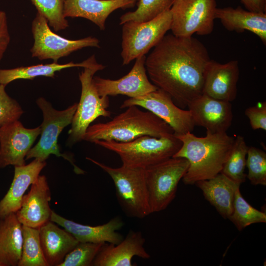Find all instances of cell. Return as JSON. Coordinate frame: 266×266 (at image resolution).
<instances>
[{"label": "cell", "mask_w": 266, "mask_h": 266, "mask_svg": "<svg viewBox=\"0 0 266 266\" xmlns=\"http://www.w3.org/2000/svg\"><path fill=\"white\" fill-rule=\"evenodd\" d=\"M32 32L34 40L31 49L32 56L41 60L51 59L58 62L60 58L84 47H100V40L95 37L71 40L56 34L38 12L33 21Z\"/></svg>", "instance_id": "obj_11"}, {"label": "cell", "mask_w": 266, "mask_h": 266, "mask_svg": "<svg viewBox=\"0 0 266 266\" xmlns=\"http://www.w3.org/2000/svg\"><path fill=\"white\" fill-rule=\"evenodd\" d=\"M103 243L80 242L59 266H90Z\"/></svg>", "instance_id": "obj_33"}, {"label": "cell", "mask_w": 266, "mask_h": 266, "mask_svg": "<svg viewBox=\"0 0 266 266\" xmlns=\"http://www.w3.org/2000/svg\"><path fill=\"white\" fill-rule=\"evenodd\" d=\"M239 188L235 193L233 210L229 219L239 231L258 223L266 222V214L252 207L243 198Z\"/></svg>", "instance_id": "obj_29"}, {"label": "cell", "mask_w": 266, "mask_h": 266, "mask_svg": "<svg viewBox=\"0 0 266 266\" xmlns=\"http://www.w3.org/2000/svg\"><path fill=\"white\" fill-rule=\"evenodd\" d=\"M145 238L141 232L130 230L125 239L117 244L104 243L95 259L94 266H131L132 258L149 259L144 247Z\"/></svg>", "instance_id": "obj_18"}, {"label": "cell", "mask_w": 266, "mask_h": 266, "mask_svg": "<svg viewBox=\"0 0 266 266\" xmlns=\"http://www.w3.org/2000/svg\"><path fill=\"white\" fill-rule=\"evenodd\" d=\"M195 184L218 212L224 218L229 219L233 212L235 192L240 184L221 172L210 179L200 180Z\"/></svg>", "instance_id": "obj_24"}, {"label": "cell", "mask_w": 266, "mask_h": 266, "mask_svg": "<svg viewBox=\"0 0 266 266\" xmlns=\"http://www.w3.org/2000/svg\"><path fill=\"white\" fill-rule=\"evenodd\" d=\"M55 31L64 30L69 26L64 15V0H30Z\"/></svg>", "instance_id": "obj_31"}, {"label": "cell", "mask_w": 266, "mask_h": 266, "mask_svg": "<svg viewBox=\"0 0 266 266\" xmlns=\"http://www.w3.org/2000/svg\"><path fill=\"white\" fill-rule=\"evenodd\" d=\"M239 75L237 60L221 64L210 60L205 71L202 94L220 100H234Z\"/></svg>", "instance_id": "obj_17"}, {"label": "cell", "mask_w": 266, "mask_h": 266, "mask_svg": "<svg viewBox=\"0 0 266 266\" xmlns=\"http://www.w3.org/2000/svg\"><path fill=\"white\" fill-rule=\"evenodd\" d=\"M10 41L6 14L0 10V61L2 59Z\"/></svg>", "instance_id": "obj_36"}, {"label": "cell", "mask_w": 266, "mask_h": 266, "mask_svg": "<svg viewBox=\"0 0 266 266\" xmlns=\"http://www.w3.org/2000/svg\"><path fill=\"white\" fill-rule=\"evenodd\" d=\"M205 45L193 36L165 35L146 57L147 73L158 88L185 108L203 93L205 71L210 61Z\"/></svg>", "instance_id": "obj_1"}, {"label": "cell", "mask_w": 266, "mask_h": 266, "mask_svg": "<svg viewBox=\"0 0 266 266\" xmlns=\"http://www.w3.org/2000/svg\"><path fill=\"white\" fill-rule=\"evenodd\" d=\"M86 159L100 167L112 178L118 202L130 217L143 218L151 213L145 177V168L122 165L114 168Z\"/></svg>", "instance_id": "obj_5"}, {"label": "cell", "mask_w": 266, "mask_h": 266, "mask_svg": "<svg viewBox=\"0 0 266 266\" xmlns=\"http://www.w3.org/2000/svg\"><path fill=\"white\" fill-rule=\"evenodd\" d=\"M132 105L142 107L162 119L170 126L175 135L192 132L195 127L190 111L178 106L171 97L160 89L140 97L129 98L120 108Z\"/></svg>", "instance_id": "obj_12"}, {"label": "cell", "mask_w": 266, "mask_h": 266, "mask_svg": "<svg viewBox=\"0 0 266 266\" xmlns=\"http://www.w3.org/2000/svg\"><path fill=\"white\" fill-rule=\"evenodd\" d=\"M248 148L244 138L241 135L237 136L231 152L221 172L239 184L246 180L247 175L244 171Z\"/></svg>", "instance_id": "obj_27"}, {"label": "cell", "mask_w": 266, "mask_h": 266, "mask_svg": "<svg viewBox=\"0 0 266 266\" xmlns=\"http://www.w3.org/2000/svg\"><path fill=\"white\" fill-rule=\"evenodd\" d=\"M216 8V0H175L170 8L172 34L188 37L211 33Z\"/></svg>", "instance_id": "obj_9"}, {"label": "cell", "mask_w": 266, "mask_h": 266, "mask_svg": "<svg viewBox=\"0 0 266 266\" xmlns=\"http://www.w3.org/2000/svg\"><path fill=\"white\" fill-rule=\"evenodd\" d=\"M96 60L95 55H93L86 60L79 63L70 62L66 64H60L58 62H53L48 64H39L10 69H0V85L6 86L17 79H33L39 76L53 78L57 71L73 67H84Z\"/></svg>", "instance_id": "obj_26"}, {"label": "cell", "mask_w": 266, "mask_h": 266, "mask_svg": "<svg viewBox=\"0 0 266 266\" xmlns=\"http://www.w3.org/2000/svg\"></svg>", "instance_id": "obj_38"}, {"label": "cell", "mask_w": 266, "mask_h": 266, "mask_svg": "<svg viewBox=\"0 0 266 266\" xmlns=\"http://www.w3.org/2000/svg\"><path fill=\"white\" fill-rule=\"evenodd\" d=\"M175 135L181 141L182 145L173 157L185 158L189 163L182 178L187 185L210 179L220 173L235 140L226 132L206 131L204 137H198L192 132Z\"/></svg>", "instance_id": "obj_2"}, {"label": "cell", "mask_w": 266, "mask_h": 266, "mask_svg": "<svg viewBox=\"0 0 266 266\" xmlns=\"http://www.w3.org/2000/svg\"><path fill=\"white\" fill-rule=\"evenodd\" d=\"M175 0H138L137 8L124 13L120 18V25L128 21L145 22L171 8Z\"/></svg>", "instance_id": "obj_30"}, {"label": "cell", "mask_w": 266, "mask_h": 266, "mask_svg": "<svg viewBox=\"0 0 266 266\" xmlns=\"http://www.w3.org/2000/svg\"><path fill=\"white\" fill-rule=\"evenodd\" d=\"M249 11L266 13V0H240Z\"/></svg>", "instance_id": "obj_37"}, {"label": "cell", "mask_w": 266, "mask_h": 266, "mask_svg": "<svg viewBox=\"0 0 266 266\" xmlns=\"http://www.w3.org/2000/svg\"><path fill=\"white\" fill-rule=\"evenodd\" d=\"M173 133L170 126L152 112L132 105L107 122L90 125L83 140L126 142L143 135L159 138Z\"/></svg>", "instance_id": "obj_3"}, {"label": "cell", "mask_w": 266, "mask_h": 266, "mask_svg": "<svg viewBox=\"0 0 266 266\" xmlns=\"http://www.w3.org/2000/svg\"><path fill=\"white\" fill-rule=\"evenodd\" d=\"M39 231L41 248L48 266H59L79 243L70 233L50 220Z\"/></svg>", "instance_id": "obj_22"}, {"label": "cell", "mask_w": 266, "mask_h": 266, "mask_svg": "<svg viewBox=\"0 0 266 266\" xmlns=\"http://www.w3.org/2000/svg\"><path fill=\"white\" fill-rule=\"evenodd\" d=\"M5 86L0 85V127L18 120L23 113L17 101L6 93Z\"/></svg>", "instance_id": "obj_34"}, {"label": "cell", "mask_w": 266, "mask_h": 266, "mask_svg": "<svg viewBox=\"0 0 266 266\" xmlns=\"http://www.w3.org/2000/svg\"><path fill=\"white\" fill-rule=\"evenodd\" d=\"M250 126L254 130H266V102H259L257 104L247 108L245 111Z\"/></svg>", "instance_id": "obj_35"}, {"label": "cell", "mask_w": 266, "mask_h": 266, "mask_svg": "<svg viewBox=\"0 0 266 266\" xmlns=\"http://www.w3.org/2000/svg\"><path fill=\"white\" fill-rule=\"evenodd\" d=\"M45 162L34 159L28 165L14 166V174L11 186L4 197L0 200V219L20 208L23 197L30 185L38 178Z\"/></svg>", "instance_id": "obj_21"}, {"label": "cell", "mask_w": 266, "mask_h": 266, "mask_svg": "<svg viewBox=\"0 0 266 266\" xmlns=\"http://www.w3.org/2000/svg\"><path fill=\"white\" fill-rule=\"evenodd\" d=\"M171 24L169 9L147 21H128L122 24V65H127L147 54L170 29Z\"/></svg>", "instance_id": "obj_8"}, {"label": "cell", "mask_w": 266, "mask_h": 266, "mask_svg": "<svg viewBox=\"0 0 266 266\" xmlns=\"http://www.w3.org/2000/svg\"><path fill=\"white\" fill-rule=\"evenodd\" d=\"M51 199L46 177L39 175L31 185L29 193L24 195L21 207L16 212L19 221L23 226L39 228L50 220L52 211L49 205Z\"/></svg>", "instance_id": "obj_16"}, {"label": "cell", "mask_w": 266, "mask_h": 266, "mask_svg": "<svg viewBox=\"0 0 266 266\" xmlns=\"http://www.w3.org/2000/svg\"><path fill=\"white\" fill-rule=\"evenodd\" d=\"M215 19H218L227 30L242 33L248 31L257 35L266 44V13L237 8H217Z\"/></svg>", "instance_id": "obj_23"}, {"label": "cell", "mask_w": 266, "mask_h": 266, "mask_svg": "<svg viewBox=\"0 0 266 266\" xmlns=\"http://www.w3.org/2000/svg\"><path fill=\"white\" fill-rule=\"evenodd\" d=\"M146 57H139L130 71L117 80L93 77V82L100 97L126 95L130 98L143 96L158 89L148 79L145 66Z\"/></svg>", "instance_id": "obj_14"}, {"label": "cell", "mask_w": 266, "mask_h": 266, "mask_svg": "<svg viewBox=\"0 0 266 266\" xmlns=\"http://www.w3.org/2000/svg\"><path fill=\"white\" fill-rule=\"evenodd\" d=\"M195 126L212 133H225L232 125L233 115L231 102L202 94L187 106Z\"/></svg>", "instance_id": "obj_15"}, {"label": "cell", "mask_w": 266, "mask_h": 266, "mask_svg": "<svg viewBox=\"0 0 266 266\" xmlns=\"http://www.w3.org/2000/svg\"><path fill=\"white\" fill-rule=\"evenodd\" d=\"M104 67L96 60L83 67V70L79 74L81 93L68 131L71 143L82 140L87 128L96 119L111 116V112L107 110L109 105L108 97L100 96L93 82L95 73Z\"/></svg>", "instance_id": "obj_6"}, {"label": "cell", "mask_w": 266, "mask_h": 266, "mask_svg": "<svg viewBox=\"0 0 266 266\" xmlns=\"http://www.w3.org/2000/svg\"><path fill=\"white\" fill-rule=\"evenodd\" d=\"M23 247L18 266H48L41 248L39 228L22 225Z\"/></svg>", "instance_id": "obj_28"}, {"label": "cell", "mask_w": 266, "mask_h": 266, "mask_svg": "<svg viewBox=\"0 0 266 266\" xmlns=\"http://www.w3.org/2000/svg\"><path fill=\"white\" fill-rule=\"evenodd\" d=\"M40 132V126L26 128L18 120L0 127V168L26 165V156Z\"/></svg>", "instance_id": "obj_13"}, {"label": "cell", "mask_w": 266, "mask_h": 266, "mask_svg": "<svg viewBox=\"0 0 266 266\" xmlns=\"http://www.w3.org/2000/svg\"><path fill=\"white\" fill-rule=\"evenodd\" d=\"M22 225L16 213L0 219V266H16L23 247Z\"/></svg>", "instance_id": "obj_25"}, {"label": "cell", "mask_w": 266, "mask_h": 266, "mask_svg": "<svg viewBox=\"0 0 266 266\" xmlns=\"http://www.w3.org/2000/svg\"><path fill=\"white\" fill-rule=\"evenodd\" d=\"M50 221L68 231L80 242L117 244L124 239L123 235L117 232L124 225L119 216L113 218L103 225L92 226L68 220L52 210Z\"/></svg>", "instance_id": "obj_19"}, {"label": "cell", "mask_w": 266, "mask_h": 266, "mask_svg": "<svg viewBox=\"0 0 266 266\" xmlns=\"http://www.w3.org/2000/svg\"><path fill=\"white\" fill-rule=\"evenodd\" d=\"M36 103L43 113V121L40 126L41 136L37 143L28 152L25 160L34 158L45 162L51 154L62 157L71 163L66 155L60 153L58 138L63 129L71 124L77 103L63 110H57L43 98H39Z\"/></svg>", "instance_id": "obj_10"}, {"label": "cell", "mask_w": 266, "mask_h": 266, "mask_svg": "<svg viewBox=\"0 0 266 266\" xmlns=\"http://www.w3.org/2000/svg\"><path fill=\"white\" fill-rule=\"evenodd\" d=\"M137 0H64V15L81 17L96 24L100 30L105 29L106 20L115 10L132 6Z\"/></svg>", "instance_id": "obj_20"}, {"label": "cell", "mask_w": 266, "mask_h": 266, "mask_svg": "<svg viewBox=\"0 0 266 266\" xmlns=\"http://www.w3.org/2000/svg\"><path fill=\"white\" fill-rule=\"evenodd\" d=\"M189 166L186 159L171 157L145 168L151 213L165 210L173 200L178 184Z\"/></svg>", "instance_id": "obj_7"}, {"label": "cell", "mask_w": 266, "mask_h": 266, "mask_svg": "<svg viewBox=\"0 0 266 266\" xmlns=\"http://www.w3.org/2000/svg\"><path fill=\"white\" fill-rule=\"evenodd\" d=\"M93 143L117 154L122 165L143 168L173 157L182 145L174 133L159 138L143 135L126 142L100 140Z\"/></svg>", "instance_id": "obj_4"}, {"label": "cell", "mask_w": 266, "mask_h": 266, "mask_svg": "<svg viewBox=\"0 0 266 266\" xmlns=\"http://www.w3.org/2000/svg\"><path fill=\"white\" fill-rule=\"evenodd\" d=\"M246 166L248 168L246 177L254 185H266V153L262 150L249 147Z\"/></svg>", "instance_id": "obj_32"}]
</instances>
